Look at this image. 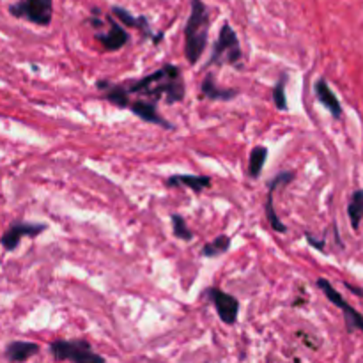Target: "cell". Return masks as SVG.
I'll use <instances>...</instances> for the list:
<instances>
[{
  "instance_id": "22",
  "label": "cell",
  "mask_w": 363,
  "mask_h": 363,
  "mask_svg": "<svg viewBox=\"0 0 363 363\" xmlns=\"http://www.w3.org/2000/svg\"><path fill=\"white\" fill-rule=\"evenodd\" d=\"M307 240H308V243L314 245V247L319 248V250H322V248H324V241H315L314 238L310 236V234H307Z\"/></svg>"
},
{
  "instance_id": "6",
  "label": "cell",
  "mask_w": 363,
  "mask_h": 363,
  "mask_svg": "<svg viewBox=\"0 0 363 363\" xmlns=\"http://www.w3.org/2000/svg\"><path fill=\"white\" fill-rule=\"evenodd\" d=\"M317 287L322 289V292H324L326 298H328L331 303L337 305V307L341 308L342 314H344L345 328H348L349 334L358 331V329L359 331H363V314H359L358 310H355V308H352L351 305L342 298L341 292H337V289H335L334 285L329 284L326 278H317Z\"/></svg>"
},
{
  "instance_id": "8",
  "label": "cell",
  "mask_w": 363,
  "mask_h": 363,
  "mask_svg": "<svg viewBox=\"0 0 363 363\" xmlns=\"http://www.w3.org/2000/svg\"><path fill=\"white\" fill-rule=\"evenodd\" d=\"M46 231V225L43 224H13L11 227L0 238V243L4 245L6 250H15L20 245L22 238H36Z\"/></svg>"
},
{
  "instance_id": "15",
  "label": "cell",
  "mask_w": 363,
  "mask_h": 363,
  "mask_svg": "<svg viewBox=\"0 0 363 363\" xmlns=\"http://www.w3.org/2000/svg\"><path fill=\"white\" fill-rule=\"evenodd\" d=\"M203 94L210 100H233V97L238 96V90L218 87L217 82H214V76L210 73L203 82Z\"/></svg>"
},
{
  "instance_id": "11",
  "label": "cell",
  "mask_w": 363,
  "mask_h": 363,
  "mask_svg": "<svg viewBox=\"0 0 363 363\" xmlns=\"http://www.w3.org/2000/svg\"><path fill=\"white\" fill-rule=\"evenodd\" d=\"M109 23H110V29L107 34H103V32H97L96 39L103 45V48L109 50V52H116V50L123 48L124 45L128 43V32L123 29V27L119 25V23L114 22L112 18L109 16Z\"/></svg>"
},
{
  "instance_id": "16",
  "label": "cell",
  "mask_w": 363,
  "mask_h": 363,
  "mask_svg": "<svg viewBox=\"0 0 363 363\" xmlns=\"http://www.w3.org/2000/svg\"><path fill=\"white\" fill-rule=\"evenodd\" d=\"M112 13L114 16H117V18H119L126 27H135V29L142 30L146 36H153V32H151L149 29V23H147V18H144V16H139V18H137V16H131L126 9L117 8V6L116 8H112Z\"/></svg>"
},
{
  "instance_id": "14",
  "label": "cell",
  "mask_w": 363,
  "mask_h": 363,
  "mask_svg": "<svg viewBox=\"0 0 363 363\" xmlns=\"http://www.w3.org/2000/svg\"><path fill=\"white\" fill-rule=\"evenodd\" d=\"M39 352V345L34 342H23L16 341L6 348V358L11 359V362H25V359L32 358L34 355Z\"/></svg>"
},
{
  "instance_id": "13",
  "label": "cell",
  "mask_w": 363,
  "mask_h": 363,
  "mask_svg": "<svg viewBox=\"0 0 363 363\" xmlns=\"http://www.w3.org/2000/svg\"><path fill=\"white\" fill-rule=\"evenodd\" d=\"M167 186H186L190 190H193L195 193H200L203 190H206L207 186H211V179L207 176H190V174H181V176H170L167 179Z\"/></svg>"
},
{
  "instance_id": "12",
  "label": "cell",
  "mask_w": 363,
  "mask_h": 363,
  "mask_svg": "<svg viewBox=\"0 0 363 363\" xmlns=\"http://www.w3.org/2000/svg\"><path fill=\"white\" fill-rule=\"evenodd\" d=\"M315 94H317V100L322 105L328 109V112L335 117V119H341L342 117V105L337 100V96L334 94V90L329 89V85L326 83L324 78L317 80L315 82Z\"/></svg>"
},
{
  "instance_id": "3",
  "label": "cell",
  "mask_w": 363,
  "mask_h": 363,
  "mask_svg": "<svg viewBox=\"0 0 363 363\" xmlns=\"http://www.w3.org/2000/svg\"><path fill=\"white\" fill-rule=\"evenodd\" d=\"M50 352L57 362L75 363H103L105 358L90 349L85 341H55L50 344Z\"/></svg>"
},
{
  "instance_id": "17",
  "label": "cell",
  "mask_w": 363,
  "mask_h": 363,
  "mask_svg": "<svg viewBox=\"0 0 363 363\" xmlns=\"http://www.w3.org/2000/svg\"><path fill=\"white\" fill-rule=\"evenodd\" d=\"M348 217L351 220V225L355 231H358L359 224L363 220V188L362 190H356L351 195V200H349L348 206Z\"/></svg>"
},
{
  "instance_id": "19",
  "label": "cell",
  "mask_w": 363,
  "mask_h": 363,
  "mask_svg": "<svg viewBox=\"0 0 363 363\" xmlns=\"http://www.w3.org/2000/svg\"><path fill=\"white\" fill-rule=\"evenodd\" d=\"M228 248H231V238L225 236V234H220V236L214 238L211 243L204 245L203 255L204 257H217V255L225 254Z\"/></svg>"
},
{
  "instance_id": "9",
  "label": "cell",
  "mask_w": 363,
  "mask_h": 363,
  "mask_svg": "<svg viewBox=\"0 0 363 363\" xmlns=\"http://www.w3.org/2000/svg\"><path fill=\"white\" fill-rule=\"evenodd\" d=\"M292 179H294V172H282L270 181V191H268V199H266V206H264V210H266L268 221H270V225L277 231V233H285L287 228H285V225L280 221L278 214L275 213L273 193L278 186H282V184H289Z\"/></svg>"
},
{
  "instance_id": "2",
  "label": "cell",
  "mask_w": 363,
  "mask_h": 363,
  "mask_svg": "<svg viewBox=\"0 0 363 363\" xmlns=\"http://www.w3.org/2000/svg\"><path fill=\"white\" fill-rule=\"evenodd\" d=\"M210 13L203 0H191V13L184 27V55L188 62L197 64L207 46Z\"/></svg>"
},
{
  "instance_id": "21",
  "label": "cell",
  "mask_w": 363,
  "mask_h": 363,
  "mask_svg": "<svg viewBox=\"0 0 363 363\" xmlns=\"http://www.w3.org/2000/svg\"><path fill=\"white\" fill-rule=\"evenodd\" d=\"M273 102H275V107H277L278 110H287V97H285V76H282L280 80H278V83L275 85L273 89Z\"/></svg>"
},
{
  "instance_id": "18",
  "label": "cell",
  "mask_w": 363,
  "mask_h": 363,
  "mask_svg": "<svg viewBox=\"0 0 363 363\" xmlns=\"http://www.w3.org/2000/svg\"><path fill=\"white\" fill-rule=\"evenodd\" d=\"M266 158H268V147L264 146H257L252 149L250 154V165H248V172L254 179H257L262 172V167L266 163Z\"/></svg>"
},
{
  "instance_id": "5",
  "label": "cell",
  "mask_w": 363,
  "mask_h": 363,
  "mask_svg": "<svg viewBox=\"0 0 363 363\" xmlns=\"http://www.w3.org/2000/svg\"><path fill=\"white\" fill-rule=\"evenodd\" d=\"M9 13L16 18L29 20L36 25H50L53 16V0H22L18 4H13Z\"/></svg>"
},
{
  "instance_id": "1",
  "label": "cell",
  "mask_w": 363,
  "mask_h": 363,
  "mask_svg": "<svg viewBox=\"0 0 363 363\" xmlns=\"http://www.w3.org/2000/svg\"><path fill=\"white\" fill-rule=\"evenodd\" d=\"M128 96L140 94L147 102L158 103L165 100L167 103H179L184 100V82L179 68L174 64H165L163 68L140 80L130 83H121Z\"/></svg>"
},
{
  "instance_id": "20",
  "label": "cell",
  "mask_w": 363,
  "mask_h": 363,
  "mask_svg": "<svg viewBox=\"0 0 363 363\" xmlns=\"http://www.w3.org/2000/svg\"><path fill=\"white\" fill-rule=\"evenodd\" d=\"M172 227H174V236L179 238V240L190 241L193 238V233L188 228L186 221L181 214H172Z\"/></svg>"
},
{
  "instance_id": "10",
  "label": "cell",
  "mask_w": 363,
  "mask_h": 363,
  "mask_svg": "<svg viewBox=\"0 0 363 363\" xmlns=\"http://www.w3.org/2000/svg\"><path fill=\"white\" fill-rule=\"evenodd\" d=\"M126 109H130L131 112L139 116L140 119H144L146 123H153L158 124L161 128H169L172 130V124H169V121H165L160 114L156 112V103L153 102H146V100H139V102H128Z\"/></svg>"
},
{
  "instance_id": "4",
  "label": "cell",
  "mask_w": 363,
  "mask_h": 363,
  "mask_svg": "<svg viewBox=\"0 0 363 363\" xmlns=\"http://www.w3.org/2000/svg\"><path fill=\"white\" fill-rule=\"evenodd\" d=\"M241 59H243V52H241L240 39L234 29L228 23H224L220 29V38H218L217 45L213 48V55H211L210 64H233L234 68H240Z\"/></svg>"
},
{
  "instance_id": "7",
  "label": "cell",
  "mask_w": 363,
  "mask_h": 363,
  "mask_svg": "<svg viewBox=\"0 0 363 363\" xmlns=\"http://www.w3.org/2000/svg\"><path fill=\"white\" fill-rule=\"evenodd\" d=\"M207 298L213 301L214 308L218 312V317L221 319V322L225 324H234L238 321V314H240V303L234 296L227 294V292L220 291L217 287H211L206 291Z\"/></svg>"
}]
</instances>
